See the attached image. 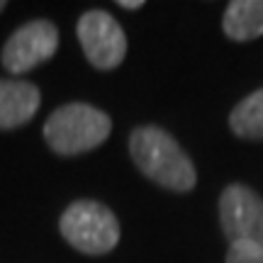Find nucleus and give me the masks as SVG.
<instances>
[{
	"label": "nucleus",
	"mask_w": 263,
	"mask_h": 263,
	"mask_svg": "<svg viewBox=\"0 0 263 263\" xmlns=\"http://www.w3.org/2000/svg\"><path fill=\"white\" fill-rule=\"evenodd\" d=\"M39 88L20 78H0V129H17L39 110Z\"/></svg>",
	"instance_id": "0eeeda50"
},
{
	"label": "nucleus",
	"mask_w": 263,
	"mask_h": 263,
	"mask_svg": "<svg viewBox=\"0 0 263 263\" xmlns=\"http://www.w3.org/2000/svg\"><path fill=\"white\" fill-rule=\"evenodd\" d=\"M129 156L134 166L156 185L173 193H188L195 188V166L180 144L166 129L146 124L129 134Z\"/></svg>",
	"instance_id": "f257e3e1"
},
{
	"label": "nucleus",
	"mask_w": 263,
	"mask_h": 263,
	"mask_svg": "<svg viewBox=\"0 0 263 263\" xmlns=\"http://www.w3.org/2000/svg\"><path fill=\"white\" fill-rule=\"evenodd\" d=\"M59 232L76 251L88 256L110 254L120 244V222L107 205L98 200H76L64 210Z\"/></svg>",
	"instance_id": "7ed1b4c3"
},
{
	"label": "nucleus",
	"mask_w": 263,
	"mask_h": 263,
	"mask_svg": "<svg viewBox=\"0 0 263 263\" xmlns=\"http://www.w3.org/2000/svg\"><path fill=\"white\" fill-rule=\"evenodd\" d=\"M117 8H122V10H139V8H144V3H141V0H117Z\"/></svg>",
	"instance_id": "9b49d317"
},
{
	"label": "nucleus",
	"mask_w": 263,
	"mask_h": 263,
	"mask_svg": "<svg viewBox=\"0 0 263 263\" xmlns=\"http://www.w3.org/2000/svg\"><path fill=\"white\" fill-rule=\"evenodd\" d=\"M76 34L85 59L100 71H112L127 57V34L120 22L105 10L83 12L76 25Z\"/></svg>",
	"instance_id": "39448f33"
},
{
	"label": "nucleus",
	"mask_w": 263,
	"mask_h": 263,
	"mask_svg": "<svg viewBox=\"0 0 263 263\" xmlns=\"http://www.w3.org/2000/svg\"><path fill=\"white\" fill-rule=\"evenodd\" d=\"M219 224L229 244L263 249V197L241 183H232L219 195Z\"/></svg>",
	"instance_id": "20e7f679"
},
{
	"label": "nucleus",
	"mask_w": 263,
	"mask_h": 263,
	"mask_svg": "<svg viewBox=\"0 0 263 263\" xmlns=\"http://www.w3.org/2000/svg\"><path fill=\"white\" fill-rule=\"evenodd\" d=\"M224 263H263V249L254 244H229Z\"/></svg>",
	"instance_id": "9d476101"
},
{
	"label": "nucleus",
	"mask_w": 263,
	"mask_h": 263,
	"mask_svg": "<svg viewBox=\"0 0 263 263\" xmlns=\"http://www.w3.org/2000/svg\"><path fill=\"white\" fill-rule=\"evenodd\" d=\"M224 34L234 42H251L263 34V0H234L224 10Z\"/></svg>",
	"instance_id": "6e6552de"
},
{
	"label": "nucleus",
	"mask_w": 263,
	"mask_h": 263,
	"mask_svg": "<svg viewBox=\"0 0 263 263\" xmlns=\"http://www.w3.org/2000/svg\"><path fill=\"white\" fill-rule=\"evenodd\" d=\"M59 29L49 20H32L17 27L3 47L0 61L10 73H27L57 54Z\"/></svg>",
	"instance_id": "423d86ee"
},
{
	"label": "nucleus",
	"mask_w": 263,
	"mask_h": 263,
	"mask_svg": "<svg viewBox=\"0 0 263 263\" xmlns=\"http://www.w3.org/2000/svg\"><path fill=\"white\" fill-rule=\"evenodd\" d=\"M5 8H8V3H5V0H0V12H3Z\"/></svg>",
	"instance_id": "f8f14e48"
},
{
	"label": "nucleus",
	"mask_w": 263,
	"mask_h": 263,
	"mask_svg": "<svg viewBox=\"0 0 263 263\" xmlns=\"http://www.w3.org/2000/svg\"><path fill=\"white\" fill-rule=\"evenodd\" d=\"M229 127L241 139H263V88L246 95L229 115Z\"/></svg>",
	"instance_id": "1a4fd4ad"
},
{
	"label": "nucleus",
	"mask_w": 263,
	"mask_h": 263,
	"mask_svg": "<svg viewBox=\"0 0 263 263\" xmlns=\"http://www.w3.org/2000/svg\"><path fill=\"white\" fill-rule=\"evenodd\" d=\"M112 132L110 115L88 103L57 107L44 122V139L59 156H76L100 146Z\"/></svg>",
	"instance_id": "f03ea898"
}]
</instances>
